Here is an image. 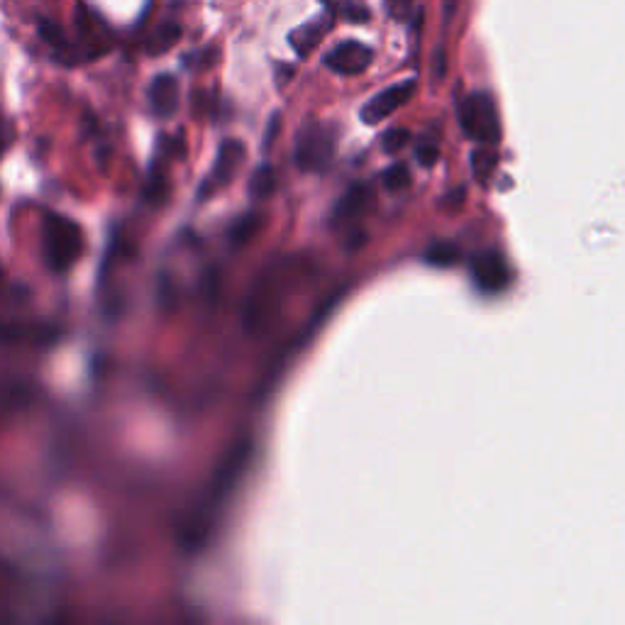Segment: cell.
Returning a JSON list of instances; mask_svg holds the SVG:
<instances>
[{
    "instance_id": "9",
    "label": "cell",
    "mask_w": 625,
    "mask_h": 625,
    "mask_svg": "<svg viewBox=\"0 0 625 625\" xmlns=\"http://www.w3.org/2000/svg\"><path fill=\"white\" fill-rule=\"evenodd\" d=\"M242 157H245V145H242V142H237V140L223 142V145H220V149H218L215 167H213V171H210L208 184L201 188L203 196H208L213 188H220V186L228 184L232 176H235L237 167L242 164Z\"/></svg>"
},
{
    "instance_id": "21",
    "label": "cell",
    "mask_w": 625,
    "mask_h": 625,
    "mask_svg": "<svg viewBox=\"0 0 625 625\" xmlns=\"http://www.w3.org/2000/svg\"><path fill=\"white\" fill-rule=\"evenodd\" d=\"M413 3H416V0H386V10H389L391 18L401 20L411 13Z\"/></svg>"
},
{
    "instance_id": "15",
    "label": "cell",
    "mask_w": 625,
    "mask_h": 625,
    "mask_svg": "<svg viewBox=\"0 0 625 625\" xmlns=\"http://www.w3.org/2000/svg\"><path fill=\"white\" fill-rule=\"evenodd\" d=\"M40 37H42V40L47 42L49 47H52L57 54H71V44H69V40H66L64 30L57 25V22L42 18V20H40Z\"/></svg>"
},
{
    "instance_id": "22",
    "label": "cell",
    "mask_w": 625,
    "mask_h": 625,
    "mask_svg": "<svg viewBox=\"0 0 625 625\" xmlns=\"http://www.w3.org/2000/svg\"><path fill=\"white\" fill-rule=\"evenodd\" d=\"M215 57H218V54H215V49L208 47V49H201V52H196V54H188V57L184 59V64L186 66L196 64V66H201V69H203V66L213 64Z\"/></svg>"
},
{
    "instance_id": "1",
    "label": "cell",
    "mask_w": 625,
    "mask_h": 625,
    "mask_svg": "<svg viewBox=\"0 0 625 625\" xmlns=\"http://www.w3.org/2000/svg\"><path fill=\"white\" fill-rule=\"evenodd\" d=\"M247 459H250V442L245 440V442H240V445L232 447L230 455L225 457V462L220 464V469L215 472V477L208 486L210 489L208 496L203 499L201 506L193 511V518L186 523V528H184V542L188 547H191V550L206 540L215 511H218L220 503L228 499L230 489L237 484V479H240Z\"/></svg>"
},
{
    "instance_id": "13",
    "label": "cell",
    "mask_w": 625,
    "mask_h": 625,
    "mask_svg": "<svg viewBox=\"0 0 625 625\" xmlns=\"http://www.w3.org/2000/svg\"><path fill=\"white\" fill-rule=\"evenodd\" d=\"M181 35H184V30H181L179 22H174V20L159 22L157 30H154L145 42L147 54L149 57H162V54H167L169 49L176 47V42L181 40Z\"/></svg>"
},
{
    "instance_id": "7",
    "label": "cell",
    "mask_w": 625,
    "mask_h": 625,
    "mask_svg": "<svg viewBox=\"0 0 625 625\" xmlns=\"http://www.w3.org/2000/svg\"><path fill=\"white\" fill-rule=\"evenodd\" d=\"M416 81H403V84L389 86L386 91L376 93V96L362 108V120L367 125H376L381 123L384 118L394 115L398 108H403L408 101L413 98L416 93Z\"/></svg>"
},
{
    "instance_id": "2",
    "label": "cell",
    "mask_w": 625,
    "mask_h": 625,
    "mask_svg": "<svg viewBox=\"0 0 625 625\" xmlns=\"http://www.w3.org/2000/svg\"><path fill=\"white\" fill-rule=\"evenodd\" d=\"M81 247H84V237H81V228L74 220L64 218V215H47L42 225V252L47 259L49 269L66 271L71 264L79 259Z\"/></svg>"
},
{
    "instance_id": "11",
    "label": "cell",
    "mask_w": 625,
    "mask_h": 625,
    "mask_svg": "<svg viewBox=\"0 0 625 625\" xmlns=\"http://www.w3.org/2000/svg\"><path fill=\"white\" fill-rule=\"evenodd\" d=\"M330 25H333V18H330V15H325V18H315L311 22H306V25L298 27V30H293L291 32L293 49H296L301 57H308V54H311L313 49L318 47L320 40L328 35Z\"/></svg>"
},
{
    "instance_id": "23",
    "label": "cell",
    "mask_w": 625,
    "mask_h": 625,
    "mask_svg": "<svg viewBox=\"0 0 625 625\" xmlns=\"http://www.w3.org/2000/svg\"><path fill=\"white\" fill-rule=\"evenodd\" d=\"M416 157H418V162L423 164V167H433V164L440 159V149L435 145H420Z\"/></svg>"
},
{
    "instance_id": "16",
    "label": "cell",
    "mask_w": 625,
    "mask_h": 625,
    "mask_svg": "<svg viewBox=\"0 0 625 625\" xmlns=\"http://www.w3.org/2000/svg\"><path fill=\"white\" fill-rule=\"evenodd\" d=\"M274 186H276V176H274V169H271L269 164H264V167H259L252 174V179H250L252 196H257V198L269 196V193L274 191Z\"/></svg>"
},
{
    "instance_id": "17",
    "label": "cell",
    "mask_w": 625,
    "mask_h": 625,
    "mask_svg": "<svg viewBox=\"0 0 625 625\" xmlns=\"http://www.w3.org/2000/svg\"><path fill=\"white\" fill-rule=\"evenodd\" d=\"M381 181H384L386 191H403L408 184H411V171H408L406 164H394L381 174Z\"/></svg>"
},
{
    "instance_id": "3",
    "label": "cell",
    "mask_w": 625,
    "mask_h": 625,
    "mask_svg": "<svg viewBox=\"0 0 625 625\" xmlns=\"http://www.w3.org/2000/svg\"><path fill=\"white\" fill-rule=\"evenodd\" d=\"M459 125L469 140L496 145L501 140V120L489 93H472L459 103Z\"/></svg>"
},
{
    "instance_id": "12",
    "label": "cell",
    "mask_w": 625,
    "mask_h": 625,
    "mask_svg": "<svg viewBox=\"0 0 625 625\" xmlns=\"http://www.w3.org/2000/svg\"><path fill=\"white\" fill-rule=\"evenodd\" d=\"M372 186L369 184H355L352 188H347L345 196L337 201V206L333 210L335 220H347V218H355V215L362 213L364 208L372 203Z\"/></svg>"
},
{
    "instance_id": "10",
    "label": "cell",
    "mask_w": 625,
    "mask_h": 625,
    "mask_svg": "<svg viewBox=\"0 0 625 625\" xmlns=\"http://www.w3.org/2000/svg\"><path fill=\"white\" fill-rule=\"evenodd\" d=\"M149 105L159 118H171L179 108V81L171 74H159L157 79L149 84Z\"/></svg>"
},
{
    "instance_id": "20",
    "label": "cell",
    "mask_w": 625,
    "mask_h": 625,
    "mask_svg": "<svg viewBox=\"0 0 625 625\" xmlns=\"http://www.w3.org/2000/svg\"><path fill=\"white\" fill-rule=\"evenodd\" d=\"M494 164H496L494 154H489V152L474 154V171H477L481 179H486V176H489V171L494 169Z\"/></svg>"
},
{
    "instance_id": "18",
    "label": "cell",
    "mask_w": 625,
    "mask_h": 625,
    "mask_svg": "<svg viewBox=\"0 0 625 625\" xmlns=\"http://www.w3.org/2000/svg\"><path fill=\"white\" fill-rule=\"evenodd\" d=\"M257 230H259V218H257V215H245V218H240L235 225H232L230 237H232V242L242 245V242L250 240V237Z\"/></svg>"
},
{
    "instance_id": "24",
    "label": "cell",
    "mask_w": 625,
    "mask_h": 625,
    "mask_svg": "<svg viewBox=\"0 0 625 625\" xmlns=\"http://www.w3.org/2000/svg\"><path fill=\"white\" fill-rule=\"evenodd\" d=\"M455 5H457V0H445V18L450 20L452 15H455Z\"/></svg>"
},
{
    "instance_id": "14",
    "label": "cell",
    "mask_w": 625,
    "mask_h": 625,
    "mask_svg": "<svg viewBox=\"0 0 625 625\" xmlns=\"http://www.w3.org/2000/svg\"><path fill=\"white\" fill-rule=\"evenodd\" d=\"M457 259H459V247L455 245V242L442 240L425 250V262L433 264V267H450V264H455Z\"/></svg>"
},
{
    "instance_id": "6",
    "label": "cell",
    "mask_w": 625,
    "mask_h": 625,
    "mask_svg": "<svg viewBox=\"0 0 625 625\" xmlns=\"http://www.w3.org/2000/svg\"><path fill=\"white\" fill-rule=\"evenodd\" d=\"M323 62L330 71H335V74L357 76V74H362V71H367L369 64L374 62V52H372V47H367V44H362L357 40H347V42L337 44L335 49H330V52L325 54Z\"/></svg>"
},
{
    "instance_id": "19",
    "label": "cell",
    "mask_w": 625,
    "mask_h": 625,
    "mask_svg": "<svg viewBox=\"0 0 625 625\" xmlns=\"http://www.w3.org/2000/svg\"><path fill=\"white\" fill-rule=\"evenodd\" d=\"M408 140H411V132L406 127H394V130H389L381 137V147H384L386 154H396L408 145Z\"/></svg>"
},
{
    "instance_id": "8",
    "label": "cell",
    "mask_w": 625,
    "mask_h": 625,
    "mask_svg": "<svg viewBox=\"0 0 625 625\" xmlns=\"http://www.w3.org/2000/svg\"><path fill=\"white\" fill-rule=\"evenodd\" d=\"M474 284L484 293H501L511 284V269L499 252H484L472 259Z\"/></svg>"
},
{
    "instance_id": "4",
    "label": "cell",
    "mask_w": 625,
    "mask_h": 625,
    "mask_svg": "<svg viewBox=\"0 0 625 625\" xmlns=\"http://www.w3.org/2000/svg\"><path fill=\"white\" fill-rule=\"evenodd\" d=\"M296 164L303 171H325L335 157V135L330 127L308 123L296 137Z\"/></svg>"
},
{
    "instance_id": "5",
    "label": "cell",
    "mask_w": 625,
    "mask_h": 625,
    "mask_svg": "<svg viewBox=\"0 0 625 625\" xmlns=\"http://www.w3.org/2000/svg\"><path fill=\"white\" fill-rule=\"evenodd\" d=\"M74 22H76V32H79V49L74 54V62H88V59H96L101 57L110 49V37L105 32V27L101 25V20L96 15L88 13V8L84 3L76 5V13H74Z\"/></svg>"
}]
</instances>
